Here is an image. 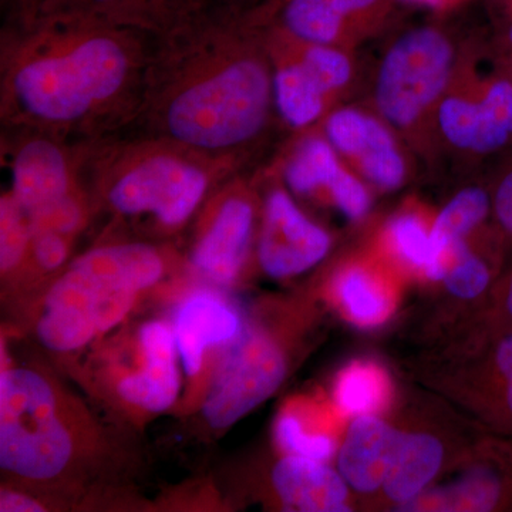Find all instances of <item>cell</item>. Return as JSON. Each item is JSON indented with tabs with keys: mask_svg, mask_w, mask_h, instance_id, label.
I'll use <instances>...</instances> for the list:
<instances>
[{
	"mask_svg": "<svg viewBox=\"0 0 512 512\" xmlns=\"http://www.w3.org/2000/svg\"><path fill=\"white\" fill-rule=\"evenodd\" d=\"M133 123L228 173L255 164L285 126L264 29L218 2L158 36Z\"/></svg>",
	"mask_w": 512,
	"mask_h": 512,
	"instance_id": "1",
	"label": "cell"
},
{
	"mask_svg": "<svg viewBox=\"0 0 512 512\" xmlns=\"http://www.w3.org/2000/svg\"><path fill=\"white\" fill-rule=\"evenodd\" d=\"M157 37L83 15L6 22L0 62L6 131H40L86 143L130 126Z\"/></svg>",
	"mask_w": 512,
	"mask_h": 512,
	"instance_id": "2",
	"label": "cell"
},
{
	"mask_svg": "<svg viewBox=\"0 0 512 512\" xmlns=\"http://www.w3.org/2000/svg\"><path fill=\"white\" fill-rule=\"evenodd\" d=\"M99 431L82 403L45 370L3 367L0 467L25 490L82 480L99 456Z\"/></svg>",
	"mask_w": 512,
	"mask_h": 512,
	"instance_id": "3",
	"label": "cell"
},
{
	"mask_svg": "<svg viewBox=\"0 0 512 512\" xmlns=\"http://www.w3.org/2000/svg\"><path fill=\"white\" fill-rule=\"evenodd\" d=\"M474 30L446 19L396 26L365 72L363 101L382 117L404 144L429 168L439 167L437 110L454 77Z\"/></svg>",
	"mask_w": 512,
	"mask_h": 512,
	"instance_id": "4",
	"label": "cell"
},
{
	"mask_svg": "<svg viewBox=\"0 0 512 512\" xmlns=\"http://www.w3.org/2000/svg\"><path fill=\"white\" fill-rule=\"evenodd\" d=\"M165 272L163 252L144 242L89 249L57 272L40 296L37 339L59 355L86 348L124 322Z\"/></svg>",
	"mask_w": 512,
	"mask_h": 512,
	"instance_id": "5",
	"label": "cell"
},
{
	"mask_svg": "<svg viewBox=\"0 0 512 512\" xmlns=\"http://www.w3.org/2000/svg\"><path fill=\"white\" fill-rule=\"evenodd\" d=\"M82 168L101 200L121 217H151L168 231L183 227L205 200L215 178L231 174L158 138L84 144Z\"/></svg>",
	"mask_w": 512,
	"mask_h": 512,
	"instance_id": "6",
	"label": "cell"
},
{
	"mask_svg": "<svg viewBox=\"0 0 512 512\" xmlns=\"http://www.w3.org/2000/svg\"><path fill=\"white\" fill-rule=\"evenodd\" d=\"M439 165H495L512 151V80L487 30H474L436 116Z\"/></svg>",
	"mask_w": 512,
	"mask_h": 512,
	"instance_id": "7",
	"label": "cell"
},
{
	"mask_svg": "<svg viewBox=\"0 0 512 512\" xmlns=\"http://www.w3.org/2000/svg\"><path fill=\"white\" fill-rule=\"evenodd\" d=\"M264 32L275 66L276 107L286 127H318L330 111L362 92L366 70L359 53Z\"/></svg>",
	"mask_w": 512,
	"mask_h": 512,
	"instance_id": "8",
	"label": "cell"
},
{
	"mask_svg": "<svg viewBox=\"0 0 512 512\" xmlns=\"http://www.w3.org/2000/svg\"><path fill=\"white\" fill-rule=\"evenodd\" d=\"M397 0H262L238 8L269 32L359 52L399 23Z\"/></svg>",
	"mask_w": 512,
	"mask_h": 512,
	"instance_id": "9",
	"label": "cell"
},
{
	"mask_svg": "<svg viewBox=\"0 0 512 512\" xmlns=\"http://www.w3.org/2000/svg\"><path fill=\"white\" fill-rule=\"evenodd\" d=\"M284 350L265 330L247 326L229 345L201 404L212 430H227L268 400L284 382Z\"/></svg>",
	"mask_w": 512,
	"mask_h": 512,
	"instance_id": "10",
	"label": "cell"
},
{
	"mask_svg": "<svg viewBox=\"0 0 512 512\" xmlns=\"http://www.w3.org/2000/svg\"><path fill=\"white\" fill-rule=\"evenodd\" d=\"M318 127L350 170L377 190H399L419 163L396 131L360 101L336 107Z\"/></svg>",
	"mask_w": 512,
	"mask_h": 512,
	"instance_id": "11",
	"label": "cell"
},
{
	"mask_svg": "<svg viewBox=\"0 0 512 512\" xmlns=\"http://www.w3.org/2000/svg\"><path fill=\"white\" fill-rule=\"evenodd\" d=\"M8 133L13 140L9 147L12 171L9 192L29 217L82 188V153L74 158V150L67 147L66 140L32 130H8Z\"/></svg>",
	"mask_w": 512,
	"mask_h": 512,
	"instance_id": "12",
	"label": "cell"
},
{
	"mask_svg": "<svg viewBox=\"0 0 512 512\" xmlns=\"http://www.w3.org/2000/svg\"><path fill=\"white\" fill-rule=\"evenodd\" d=\"M325 229L309 220L282 187L265 198L258 259L272 278H291L319 264L330 249Z\"/></svg>",
	"mask_w": 512,
	"mask_h": 512,
	"instance_id": "13",
	"label": "cell"
},
{
	"mask_svg": "<svg viewBox=\"0 0 512 512\" xmlns=\"http://www.w3.org/2000/svg\"><path fill=\"white\" fill-rule=\"evenodd\" d=\"M285 183L299 195L328 191L330 200L350 221L370 210L372 198L365 181L339 157L320 130L302 131L282 163Z\"/></svg>",
	"mask_w": 512,
	"mask_h": 512,
	"instance_id": "14",
	"label": "cell"
},
{
	"mask_svg": "<svg viewBox=\"0 0 512 512\" xmlns=\"http://www.w3.org/2000/svg\"><path fill=\"white\" fill-rule=\"evenodd\" d=\"M254 195L242 185L225 191L191 252V265L212 284L237 281L254 235Z\"/></svg>",
	"mask_w": 512,
	"mask_h": 512,
	"instance_id": "15",
	"label": "cell"
},
{
	"mask_svg": "<svg viewBox=\"0 0 512 512\" xmlns=\"http://www.w3.org/2000/svg\"><path fill=\"white\" fill-rule=\"evenodd\" d=\"M137 350L136 369L117 377L114 393L133 413H164L177 402L181 387L173 326L158 319L143 323L137 333Z\"/></svg>",
	"mask_w": 512,
	"mask_h": 512,
	"instance_id": "16",
	"label": "cell"
},
{
	"mask_svg": "<svg viewBox=\"0 0 512 512\" xmlns=\"http://www.w3.org/2000/svg\"><path fill=\"white\" fill-rule=\"evenodd\" d=\"M178 355L185 375H200L208 350L231 345L245 326L220 293L197 289L178 303L173 320Z\"/></svg>",
	"mask_w": 512,
	"mask_h": 512,
	"instance_id": "17",
	"label": "cell"
},
{
	"mask_svg": "<svg viewBox=\"0 0 512 512\" xmlns=\"http://www.w3.org/2000/svg\"><path fill=\"white\" fill-rule=\"evenodd\" d=\"M211 5V0H45L37 15L93 16L161 36Z\"/></svg>",
	"mask_w": 512,
	"mask_h": 512,
	"instance_id": "18",
	"label": "cell"
},
{
	"mask_svg": "<svg viewBox=\"0 0 512 512\" xmlns=\"http://www.w3.org/2000/svg\"><path fill=\"white\" fill-rule=\"evenodd\" d=\"M272 484L286 510L349 511L348 483L323 461L288 454L276 463Z\"/></svg>",
	"mask_w": 512,
	"mask_h": 512,
	"instance_id": "19",
	"label": "cell"
},
{
	"mask_svg": "<svg viewBox=\"0 0 512 512\" xmlns=\"http://www.w3.org/2000/svg\"><path fill=\"white\" fill-rule=\"evenodd\" d=\"M400 437V431L372 414L357 416L339 453V470L346 483L359 493L382 487Z\"/></svg>",
	"mask_w": 512,
	"mask_h": 512,
	"instance_id": "20",
	"label": "cell"
},
{
	"mask_svg": "<svg viewBox=\"0 0 512 512\" xmlns=\"http://www.w3.org/2000/svg\"><path fill=\"white\" fill-rule=\"evenodd\" d=\"M441 463L443 446L436 437L402 433L383 484L387 497L399 504L417 497L439 473Z\"/></svg>",
	"mask_w": 512,
	"mask_h": 512,
	"instance_id": "21",
	"label": "cell"
},
{
	"mask_svg": "<svg viewBox=\"0 0 512 512\" xmlns=\"http://www.w3.org/2000/svg\"><path fill=\"white\" fill-rule=\"evenodd\" d=\"M490 214H493V207L488 185H468L444 205L431 227L434 251L444 266L450 248L457 242L466 241Z\"/></svg>",
	"mask_w": 512,
	"mask_h": 512,
	"instance_id": "22",
	"label": "cell"
},
{
	"mask_svg": "<svg viewBox=\"0 0 512 512\" xmlns=\"http://www.w3.org/2000/svg\"><path fill=\"white\" fill-rule=\"evenodd\" d=\"M32 220L10 192L0 200V271L3 281H20L28 265Z\"/></svg>",
	"mask_w": 512,
	"mask_h": 512,
	"instance_id": "23",
	"label": "cell"
},
{
	"mask_svg": "<svg viewBox=\"0 0 512 512\" xmlns=\"http://www.w3.org/2000/svg\"><path fill=\"white\" fill-rule=\"evenodd\" d=\"M387 237L394 252L404 261L423 269L434 281L444 278L446 266L434 251L431 229H427L419 215L404 212L394 217L387 227Z\"/></svg>",
	"mask_w": 512,
	"mask_h": 512,
	"instance_id": "24",
	"label": "cell"
},
{
	"mask_svg": "<svg viewBox=\"0 0 512 512\" xmlns=\"http://www.w3.org/2000/svg\"><path fill=\"white\" fill-rule=\"evenodd\" d=\"M338 295L350 318L360 325H377L389 315L386 293L363 269L350 268L339 276Z\"/></svg>",
	"mask_w": 512,
	"mask_h": 512,
	"instance_id": "25",
	"label": "cell"
},
{
	"mask_svg": "<svg viewBox=\"0 0 512 512\" xmlns=\"http://www.w3.org/2000/svg\"><path fill=\"white\" fill-rule=\"evenodd\" d=\"M386 392L382 370L369 363H355L339 376L336 402L343 413L365 416L382 406Z\"/></svg>",
	"mask_w": 512,
	"mask_h": 512,
	"instance_id": "26",
	"label": "cell"
},
{
	"mask_svg": "<svg viewBox=\"0 0 512 512\" xmlns=\"http://www.w3.org/2000/svg\"><path fill=\"white\" fill-rule=\"evenodd\" d=\"M443 281L458 298L474 299L490 285L491 272L483 259L471 252L467 242L460 241L448 251Z\"/></svg>",
	"mask_w": 512,
	"mask_h": 512,
	"instance_id": "27",
	"label": "cell"
},
{
	"mask_svg": "<svg viewBox=\"0 0 512 512\" xmlns=\"http://www.w3.org/2000/svg\"><path fill=\"white\" fill-rule=\"evenodd\" d=\"M491 412L512 436V330L501 335L491 356Z\"/></svg>",
	"mask_w": 512,
	"mask_h": 512,
	"instance_id": "28",
	"label": "cell"
},
{
	"mask_svg": "<svg viewBox=\"0 0 512 512\" xmlns=\"http://www.w3.org/2000/svg\"><path fill=\"white\" fill-rule=\"evenodd\" d=\"M276 440L291 456L326 461L335 451V441L328 436H312L302 429L301 421L293 414H284L276 423Z\"/></svg>",
	"mask_w": 512,
	"mask_h": 512,
	"instance_id": "29",
	"label": "cell"
},
{
	"mask_svg": "<svg viewBox=\"0 0 512 512\" xmlns=\"http://www.w3.org/2000/svg\"><path fill=\"white\" fill-rule=\"evenodd\" d=\"M488 188L494 220L504 235L512 237V151L494 165Z\"/></svg>",
	"mask_w": 512,
	"mask_h": 512,
	"instance_id": "30",
	"label": "cell"
},
{
	"mask_svg": "<svg viewBox=\"0 0 512 512\" xmlns=\"http://www.w3.org/2000/svg\"><path fill=\"white\" fill-rule=\"evenodd\" d=\"M487 35L500 55L512 56V0H483Z\"/></svg>",
	"mask_w": 512,
	"mask_h": 512,
	"instance_id": "31",
	"label": "cell"
},
{
	"mask_svg": "<svg viewBox=\"0 0 512 512\" xmlns=\"http://www.w3.org/2000/svg\"><path fill=\"white\" fill-rule=\"evenodd\" d=\"M0 511L2 512H37L46 511L45 504L29 494L25 488H3L0 493Z\"/></svg>",
	"mask_w": 512,
	"mask_h": 512,
	"instance_id": "32",
	"label": "cell"
},
{
	"mask_svg": "<svg viewBox=\"0 0 512 512\" xmlns=\"http://www.w3.org/2000/svg\"><path fill=\"white\" fill-rule=\"evenodd\" d=\"M2 3L8 12L6 22H25L35 18L45 0H2Z\"/></svg>",
	"mask_w": 512,
	"mask_h": 512,
	"instance_id": "33",
	"label": "cell"
},
{
	"mask_svg": "<svg viewBox=\"0 0 512 512\" xmlns=\"http://www.w3.org/2000/svg\"><path fill=\"white\" fill-rule=\"evenodd\" d=\"M397 2L403 3V5L424 6V8L436 10V12H447V10L456 8L464 0H397Z\"/></svg>",
	"mask_w": 512,
	"mask_h": 512,
	"instance_id": "34",
	"label": "cell"
},
{
	"mask_svg": "<svg viewBox=\"0 0 512 512\" xmlns=\"http://www.w3.org/2000/svg\"><path fill=\"white\" fill-rule=\"evenodd\" d=\"M501 303H503V315L505 320L504 332H510V330H512V274L504 284Z\"/></svg>",
	"mask_w": 512,
	"mask_h": 512,
	"instance_id": "35",
	"label": "cell"
},
{
	"mask_svg": "<svg viewBox=\"0 0 512 512\" xmlns=\"http://www.w3.org/2000/svg\"><path fill=\"white\" fill-rule=\"evenodd\" d=\"M262 0H220L224 5L234 6V8H248V6L256 5Z\"/></svg>",
	"mask_w": 512,
	"mask_h": 512,
	"instance_id": "36",
	"label": "cell"
},
{
	"mask_svg": "<svg viewBox=\"0 0 512 512\" xmlns=\"http://www.w3.org/2000/svg\"><path fill=\"white\" fill-rule=\"evenodd\" d=\"M503 56V55H501ZM505 60V66H507V72L510 74L512 80V56H503Z\"/></svg>",
	"mask_w": 512,
	"mask_h": 512,
	"instance_id": "37",
	"label": "cell"
}]
</instances>
